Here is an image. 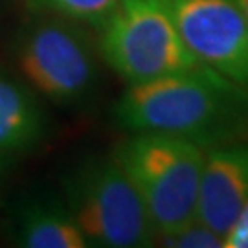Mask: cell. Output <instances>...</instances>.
Wrapping results in <instances>:
<instances>
[{
	"label": "cell",
	"instance_id": "obj_1",
	"mask_svg": "<svg viewBox=\"0 0 248 248\" xmlns=\"http://www.w3.org/2000/svg\"><path fill=\"white\" fill-rule=\"evenodd\" d=\"M129 133H162L202 149L248 140V87L204 64L168 78L127 85L114 105Z\"/></svg>",
	"mask_w": 248,
	"mask_h": 248
},
{
	"label": "cell",
	"instance_id": "obj_2",
	"mask_svg": "<svg viewBox=\"0 0 248 248\" xmlns=\"http://www.w3.org/2000/svg\"><path fill=\"white\" fill-rule=\"evenodd\" d=\"M206 149L162 133H131L114 151L142 197L156 235L195 219Z\"/></svg>",
	"mask_w": 248,
	"mask_h": 248
},
{
	"label": "cell",
	"instance_id": "obj_3",
	"mask_svg": "<svg viewBox=\"0 0 248 248\" xmlns=\"http://www.w3.org/2000/svg\"><path fill=\"white\" fill-rule=\"evenodd\" d=\"M99 52L127 85L199 66L166 0H122L99 26Z\"/></svg>",
	"mask_w": 248,
	"mask_h": 248
},
{
	"label": "cell",
	"instance_id": "obj_4",
	"mask_svg": "<svg viewBox=\"0 0 248 248\" xmlns=\"http://www.w3.org/2000/svg\"><path fill=\"white\" fill-rule=\"evenodd\" d=\"M68 212L89 247L145 248L156 241L138 189L112 156L94 158L72 173L66 182Z\"/></svg>",
	"mask_w": 248,
	"mask_h": 248
},
{
	"label": "cell",
	"instance_id": "obj_5",
	"mask_svg": "<svg viewBox=\"0 0 248 248\" xmlns=\"http://www.w3.org/2000/svg\"><path fill=\"white\" fill-rule=\"evenodd\" d=\"M15 61L24 79L53 103H79L96 85L94 52L66 18L28 24L17 39Z\"/></svg>",
	"mask_w": 248,
	"mask_h": 248
},
{
	"label": "cell",
	"instance_id": "obj_6",
	"mask_svg": "<svg viewBox=\"0 0 248 248\" xmlns=\"http://www.w3.org/2000/svg\"><path fill=\"white\" fill-rule=\"evenodd\" d=\"M178 33L197 59L248 87V22L237 0H166Z\"/></svg>",
	"mask_w": 248,
	"mask_h": 248
},
{
	"label": "cell",
	"instance_id": "obj_7",
	"mask_svg": "<svg viewBox=\"0 0 248 248\" xmlns=\"http://www.w3.org/2000/svg\"><path fill=\"white\" fill-rule=\"evenodd\" d=\"M247 197L248 140L206 151L195 219L224 235Z\"/></svg>",
	"mask_w": 248,
	"mask_h": 248
},
{
	"label": "cell",
	"instance_id": "obj_8",
	"mask_svg": "<svg viewBox=\"0 0 248 248\" xmlns=\"http://www.w3.org/2000/svg\"><path fill=\"white\" fill-rule=\"evenodd\" d=\"M15 241L26 248H85L89 241L66 206L31 202L18 212Z\"/></svg>",
	"mask_w": 248,
	"mask_h": 248
},
{
	"label": "cell",
	"instance_id": "obj_9",
	"mask_svg": "<svg viewBox=\"0 0 248 248\" xmlns=\"http://www.w3.org/2000/svg\"><path fill=\"white\" fill-rule=\"evenodd\" d=\"M43 114L18 83L0 74V155L28 149L43 134Z\"/></svg>",
	"mask_w": 248,
	"mask_h": 248
},
{
	"label": "cell",
	"instance_id": "obj_10",
	"mask_svg": "<svg viewBox=\"0 0 248 248\" xmlns=\"http://www.w3.org/2000/svg\"><path fill=\"white\" fill-rule=\"evenodd\" d=\"M35 2L57 17L99 28L120 6L122 0H35Z\"/></svg>",
	"mask_w": 248,
	"mask_h": 248
},
{
	"label": "cell",
	"instance_id": "obj_11",
	"mask_svg": "<svg viewBox=\"0 0 248 248\" xmlns=\"http://www.w3.org/2000/svg\"><path fill=\"white\" fill-rule=\"evenodd\" d=\"M156 245L169 248H222V235L199 219H191L180 228L156 235Z\"/></svg>",
	"mask_w": 248,
	"mask_h": 248
},
{
	"label": "cell",
	"instance_id": "obj_12",
	"mask_svg": "<svg viewBox=\"0 0 248 248\" xmlns=\"http://www.w3.org/2000/svg\"><path fill=\"white\" fill-rule=\"evenodd\" d=\"M222 248H248V197L224 232Z\"/></svg>",
	"mask_w": 248,
	"mask_h": 248
},
{
	"label": "cell",
	"instance_id": "obj_13",
	"mask_svg": "<svg viewBox=\"0 0 248 248\" xmlns=\"http://www.w3.org/2000/svg\"><path fill=\"white\" fill-rule=\"evenodd\" d=\"M237 2H239L241 9H243V13H245V18H247V22H248V0H237Z\"/></svg>",
	"mask_w": 248,
	"mask_h": 248
},
{
	"label": "cell",
	"instance_id": "obj_14",
	"mask_svg": "<svg viewBox=\"0 0 248 248\" xmlns=\"http://www.w3.org/2000/svg\"><path fill=\"white\" fill-rule=\"evenodd\" d=\"M0 168H2V155H0Z\"/></svg>",
	"mask_w": 248,
	"mask_h": 248
}]
</instances>
